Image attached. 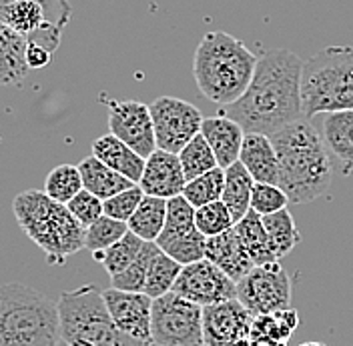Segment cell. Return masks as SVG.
Here are the masks:
<instances>
[{
	"label": "cell",
	"mask_w": 353,
	"mask_h": 346,
	"mask_svg": "<svg viewBox=\"0 0 353 346\" xmlns=\"http://www.w3.org/2000/svg\"><path fill=\"white\" fill-rule=\"evenodd\" d=\"M151 116L157 149L179 154L203 129V116L197 107L175 96H159L153 100Z\"/></svg>",
	"instance_id": "obj_10"
},
{
	"label": "cell",
	"mask_w": 353,
	"mask_h": 346,
	"mask_svg": "<svg viewBox=\"0 0 353 346\" xmlns=\"http://www.w3.org/2000/svg\"><path fill=\"white\" fill-rule=\"evenodd\" d=\"M179 158H181L187 180H193L201 174H207L219 169L217 156H215V152L209 147V142L205 140L203 134H197L183 151L179 152Z\"/></svg>",
	"instance_id": "obj_33"
},
{
	"label": "cell",
	"mask_w": 353,
	"mask_h": 346,
	"mask_svg": "<svg viewBox=\"0 0 353 346\" xmlns=\"http://www.w3.org/2000/svg\"><path fill=\"white\" fill-rule=\"evenodd\" d=\"M61 343L59 303L22 282H6L0 294V346H59Z\"/></svg>",
	"instance_id": "obj_5"
},
{
	"label": "cell",
	"mask_w": 353,
	"mask_h": 346,
	"mask_svg": "<svg viewBox=\"0 0 353 346\" xmlns=\"http://www.w3.org/2000/svg\"><path fill=\"white\" fill-rule=\"evenodd\" d=\"M105 303L109 306L110 316L117 326L137 340L153 343L151 336V316H153V301L145 292H125L109 288L103 292Z\"/></svg>",
	"instance_id": "obj_15"
},
{
	"label": "cell",
	"mask_w": 353,
	"mask_h": 346,
	"mask_svg": "<svg viewBox=\"0 0 353 346\" xmlns=\"http://www.w3.org/2000/svg\"><path fill=\"white\" fill-rule=\"evenodd\" d=\"M161 252V246L157 242H145L141 255L132 262L127 270H123L117 277H110V288L125 290V292H145L147 277L151 270V264Z\"/></svg>",
	"instance_id": "obj_29"
},
{
	"label": "cell",
	"mask_w": 353,
	"mask_h": 346,
	"mask_svg": "<svg viewBox=\"0 0 353 346\" xmlns=\"http://www.w3.org/2000/svg\"><path fill=\"white\" fill-rule=\"evenodd\" d=\"M145 193L143 188L137 184L125 193H119L117 196H112L109 200H105V215L110 218H117V220H123V222H129L132 215L137 213L139 204L143 202Z\"/></svg>",
	"instance_id": "obj_40"
},
{
	"label": "cell",
	"mask_w": 353,
	"mask_h": 346,
	"mask_svg": "<svg viewBox=\"0 0 353 346\" xmlns=\"http://www.w3.org/2000/svg\"><path fill=\"white\" fill-rule=\"evenodd\" d=\"M239 160L255 182L279 186V158L271 142V136L257 132L245 134Z\"/></svg>",
	"instance_id": "obj_20"
},
{
	"label": "cell",
	"mask_w": 353,
	"mask_h": 346,
	"mask_svg": "<svg viewBox=\"0 0 353 346\" xmlns=\"http://www.w3.org/2000/svg\"><path fill=\"white\" fill-rule=\"evenodd\" d=\"M255 180L249 171L243 166V162H235L229 169H225V191L223 202L229 208L233 222L237 224L245 215L251 210V195H253Z\"/></svg>",
	"instance_id": "obj_25"
},
{
	"label": "cell",
	"mask_w": 353,
	"mask_h": 346,
	"mask_svg": "<svg viewBox=\"0 0 353 346\" xmlns=\"http://www.w3.org/2000/svg\"><path fill=\"white\" fill-rule=\"evenodd\" d=\"M289 196L285 191L277 184H261L255 182L253 186V195H251V210H255L257 215L267 217V215H275L279 210H285L289 204Z\"/></svg>",
	"instance_id": "obj_38"
},
{
	"label": "cell",
	"mask_w": 353,
	"mask_h": 346,
	"mask_svg": "<svg viewBox=\"0 0 353 346\" xmlns=\"http://www.w3.org/2000/svg\"><path fill=\"white\" fill-rule=\"evenodd\" d=\"M28 39L0 24V80L4 87H17L28 76Z\"/></svg>",
	"instance_id": "obj_21"
},
{
	"label": "cell",
	"mask_w": 353,
	"mask_h": 346,
	"mask_svg": "<svg viewBox=\"0 0 353 346\" xmlns=\"http://www.w3.org/2000/svg\"><path fill=\"white\" fill-rule=\"evenodd\" d=\"M301 96L307 118L353 110V46L333 44L311 54L303 63Z\"/></svg>",
	"instance_id": "obj_6"
},
{
	"label": "cell",
	"mask_w": 353,
	"mask_h": 346,
	"mask_svg": "<svg viewBox=\"0 0 353 346\" xmlns=\"http://www.w3.org/2000/svg\"><path fill=\"white\" fill-rule=\"evenodd\" d=\"M173 292L205 308L237 299V282L231 281L211 260L203 259L183 266Z\"/></svg>",
	"instance_id": "obj_12"
},
{
	"label": "cell",
	"mask_w": 353,
	"mask_h": 346,
	"mask_svg": "<svg viewBox=\"0 0 353 346\" xmlns=\"http://www.w3.org/2000/svg\"><path fill=\"white\" fill-rule=\"evenodd\" d=\"M183 270V264H179L175 259H171L169 255H165L163 250L157 255V259L151 264L149 277H147V286H145V294L151 299H161L169 292H173L176 279Z\"/></svg>",
	"instance_id": "obj_34"
},
{
	"label": "cell",
	"mask_w": 353,
	"mask_h": 346,
	"mask_svg": "<svg viewBox=\"0 0 353 346\" xmlns=\"http://www.w3.org/2000/svg\"><path fill=\"white\" fill-rule=\"evenodd\" d=\"M26 56H28L30 68H44V66L50 65V61H52L50 50H46L41 44L30 43V41H28V54Z\"/></svg>",
	"instance_id": "obj_42"
},
{
	"label": "cell",
	"mask_w": 353,
	"mask_h": 346,
	"mask_svg": "<svg viewBox=\"0 0 353 346\" xmlns=\"http://www.w3.org/2000/svg\"><path fill=\"white\" fill-rule=\"evenodd\" d=\"M143 246H145V240L129 230L117 244H112L109 250L97 252V255H92V259L99 260L103 264V268L107 270L109 277H117L123 270H127L132 262L137 260V257L143 250Z\"/></svg>",
	"instance_id": "obj_31"
},
{
	"label": "cell",
	"mask_w": 353,
	"mask_h": 346,
	"mask_svg": "<svg viewBox=\"0 0 353 346\" xmlns=\"http://www.w3.org/2000/svg\"><path fill=\"white\" fill-rule=\"evenodd\" d=\"M129 233V222L117 220L110 217H101L94 224H90L85 235V248L92 255L109 250L112 244H117L121 238Z\"/></svg>",
	"instance_id": "obj_36"
},
{
	"label": "cell",
	"mask_w": 353,
	"mask_h": 346,
	"mask_svg": "<svg viewBox=\"0 0 353 346\" xmlns=\"http://www.w3.org/2000/svg\"><path fill=\"white\" fill-rule=\"evenodd\" d=\"M59 346H70V345H66V343H61V345H59Z\"/></svg>",
	"instance_id": "obj_45"
},
{
	"label": "cell",
	"mask_w": 353,
	"mask_h": 346,
	"mask_svg": "<svg viewBox=\"0 0 353 346\" xmlns=\"http://www.w3.org/2000/svg\"><path fill=\"white\" fill-rule=\"evenodd\" d=\"M83 188H85L83 174L79 171V166H72V164H61L52 169L44 180V193L63 204H68Z\"/></svg>",
	"instance_id": "obj_32"
},
{
	"label": "cell",
	"mask_w": 353,
	"mask_h": 346,
	"mask_svg": "<svg viewBox=\"0 0 353 346\" xmlns=\"http://www.w3.org/2000/svg\"><path fill=\"white\" fill-rule=\"evenodd\" d=\"M79 171L83 174V184L88 193L97 195L101 200H109L112 196H117L119 193H125L132 186H137L132 180H129L127 176L119 174L117 171H112L110 166H107L103 160H99L97 156H88L81 164Z\"/></svg>",
	"instance_id": "obj_23"
},
{
	"label": "cell",
	"mask_w": 353,
	"mask_h": 346,
	"mask_svg": "<svg viewBox=\"0 0 353 346\" xmlns=\"http://www.w3.org/2000/svg\"><path fill=\"white\" fill-rule=\"evenodd\" d=\"M187 182L189 180L185 176L179 154L157 149L147 158L145 173H143L139 186L143 188L145 195L159 196V198L169 200V198L183 195Z\"/></svg>",
	"instance_id": "obj_16"
},
{
	"label": "cell",
	"mask_w": 353,
	"mask_h": 346,
	"mask_svg": "<svg viewBox=\"0 0 353 346\" xmlns=\"http://www.w3.org/2000/svg\"><path fill=\"white\" fill-rule=\"evenodd\" d=\"M109 130L143 158L157 151L151 107L139 100H110Z\"/></svg>",
	"instance_id": "obj_13"
},
{
	"label": "cell",
	"mask_w": 353,
	"mask_h": 346,
	"mask_svg": "<svg viewBox=\"0 0 353 346\" xmlns=\"http://www.w3.org/2000/svg\"><path fill=\"white\" fill-rule=\"evenodd\" d=\"M66 206L72 213V217L77 218L85 228L94 224L101 217H105V200H101L97 195L88 193L87 188H83Z\"/></svg>",
	"instance_id": "obj_39"
},
{
	"label": "cell",
	"mask_w": 353,
	"mask_h": 346,
	"mask_svg": "<svg viewBox=\"0 0 353 346\" xmlns=\"http://www.w3.org/2000/svg\"><path fill=\"white\" fill-rule=\"evenodd\" d=\"M237 299L253 314H273L291 308V281L279 262L255 266L237 282Z\"/></svg>",
	"instance_id": "obj_11"
},
{
	"label": "cell",
	"mask_w": 353,
	"mask_h": 346,
	"mask_svg": "<svg viewBox=\"0 0 353 346\" xmlns=\"http://www.w3.org/2000/svg\"><path fill=\"white\" fill-rule=\"evenodd\" d=\"M223 191H225V171L223 169H215L211 173L201 174L197 178L189 180L185 191H183V196L195 208H201L205 204L223 200Z\"/></svg>",
	"instance_id": "obj_35"
},
{
	"label": "cell",
	"mask_w": 353,
	"mask_h": 346,
	"mask_svg": "<svg viewBox=\"0 0 353 346\" xmlns=\"http://www.w3.org/2000/svg\"><path fill=\"white\" fill-rule=\"evenodd\" d=\"M271 142L279 158V186L293 204H307L327 193L335 166L321 130L311 118L275 132Z\"/></svg>",
	"instance_id": "obj_2"
},
{
	"label": "cell",
	"mask_w": 353,
	"mask_h": 346,
	"mask_svg": "<svg viewBox=\"0 0 353 346\" xmlns=\"http://www.w3.org/2000/svg\"><path fill=\"white\" fill-rule=\"evenodd\" d=\"M229 346H259L251 336H247V338H241V340H237V343H233V345Z\"/></svg>",
	"instance_id": "obj_43"
},
{
	"label": "cell",
	"mask_w": 353,
	"mask_h": 346,
	"mask_svg": "<svg viewBox=\"0 0 353 346\" xmlns=\"http://www.w3.org/2000/svg\"><path fill=\"white\" fill-rule=\"evenodd\" d=\"M235 233L245 246L247 255L255 262V266L269 264V262H279L273 248H271V240L265 230L263 217L257 215L255 210H249L245 218H241L235 226Z\"/></svg>",
	"instance_id": "obj_26"
},
{
	"label": "cell",
	"mask_w": 353,
	"mask_h": 346,
	"mask_svg": "<svg viewBox=\"0 0 353 346\" xmlns=\"http://www.w3.org/2000/svg\"><path fill=\"white\" fill-rule=\"evenodd\" d=\"M205 259L211 260L215 266H219L221 270L235 282H241L255 268V262L247 255L235 228L227 230L219 237L209 238Z\"/></svg>",
	"instance_id": "obj_19"
},
{
	"label": "cell",
	"mask_w": 353,
	"mask_h": 346,
	"mask_svg": "<svg viewBox=\"0 0 353 346\" xmlns=\"http://www.w3.org/2000/svg\"><path fill=\"white\" fill-rule=\"evenodd\" d=\"M255 316L239 299L203 308V338L207 346H229L251 336Z\"/></svg>",
	"instance_id": "obj_14"
},
{
	"label": "cell",
	"mask_w": 353,
	"mask_h": 346,
	"mask_svg": "<svg viewBox=\"0 0 353 346\" xmlns=\"http://www.w3.org/2000/svg\"><path fill=\"white\" fill-rule=\"evenodd\" d=\"M151 346H154V345H151ZM203 346H207V345H203Z\"/></svg>",
	"instance_id": "obj_46"
},
{
	"label": "cell",
	"mask_w": 353,
	"mask_h": 346,
	"mask_svg": "<svg viewBox=\"0 0 353 346\" xmlns=\"http://www.w3.org/2000/svg\"><path fill=\"white\" fill-rule=\"evenodd\" d=\"M263 224L269 240H271V248L275 252L277 260L287 257L301 240L299 228L295 224V220L291 217L289 210H279L275 215H267L263 217Z\"/></svg>",
	"instance_id": "obj_30"
},
{
	"label": "cell",
	"mask_w": 353,
	"mask_h": 346,
	"mask_svg": "<svg viewBox=\"0 0 353 346\" xmlns=\"http://www.w3.org/2000/svg\"><path fill=\"white\" fill-rule=\"evenodd\" d=\"M257 54L229 32H207L193 56V76L201 96L221 109L237 102L257 70Z\"/></svg>",
	"instance_id": "obj_3"
},
{
	"label": "cell",
	"mask_w": 353,
	"mask_h": 346,
	"mask_svg": "<svg viewBox=\"0 0 353 346\" xmlns=\"http://www.w3.org/2000/svg\"><path fill=\"white\" fill-rule=\"evenodd\" d=\"M8 2H14V0H0V4H8ZM46 8V14L52 24L65 28L66 24L70 22V17H72V8L68 4V0H39Z\"/></svg>",
	"instance_id": "obj_41"
},
{
	"label": "cell",
	"mask_w": 353,
	"mask_h": 346,
	"mask_svg": "<svg viewBox=\"0 0 353 346\" xmlns=\"http://www.w3.org/2000/svg\"><path fill=\"white\" fill-rule=\"evenodd\" d=\"M297 325L299 314L295 308L279 310L273 314H259L253 321L251 338L259 346H287Z\"/></svg>",
	"instance_id": "obj_24"
},
{
	"label": "cell",
	"mask_w": 353,
	"mask_h": 346,
	"mask_svg": "<svg viewBox=\"0 0 353 346\" xmlns=\"http://www.w3.org/2000/svg\"><path fill=\"white\" fill-rule=\"evenodd\" d=\"M151 336L154 346H203V306L176 292L154 299Z\"/></svg>",
	"instance_id": "obj_8"
},
{
	"label": "cell",
	"mask_w": 353,
	"mask_h": 346,
	"mask_svg": "<svg viewBox=\"0 0 353 346\" xmlns=\"http://www.w3.org/2000/svg\"><path fill=\"white\" fill-rule=\"evenodd\" d=\"M319 130L335 173L353 176V110L319 114Z\"/></svg>",
	"instance_id": "obj_17"
},
{
	"label": "cell",
	"mask_w": 353,
	"mask_h": 346,
	"mask_svg": "<svg viewBox=\"0 0 353 346\" xmlns=\"http://www.w3.org/2000/svg\"><path fill=\"white\" fill-rule=\"evenodd\" d=\"M299 346H327V345H323V343H303V345H299Z\"/></svg>",
	"instance_id": "obj_44"
},
{
	"label": "cell",
	"mask_w": 353,
	"mask_h": 346,
	"mask_svg": "<svg viewBox=\"0 0 353 346\" xmlns=\"http://www.w3.org/2000/svg\"><path fill=\"white\" fill-rule=\"evenodd\" d=\"M92 156L103 160L112 171L127 176L134 184L141 182L143 173H145V164H147V158L137 154L129 144H125L121 138H117L110 132L92 142Z\"/></svg>",
	"instance_id": "obj_22"
},
{
	"label": "cell",
	"mask_w": 353,
	"mask_h": 346,
	"mask_svg": "<svg viewBox=\"0 0 353 346\" xmlns=\"http://www.w3.org/2000/svg\"><path fill=\"white\" fill-rule=\"evenodd\" d=\"M167 224V200L145 195L137 213L129 220V230L145 242H157Z\"/></svg>",
	"instance_id": "obj_28"
},
{
	"label": "cell",
	"mask_w": 353,
	"mask_h": 346,
	"mask_svg": "<svg viewBox=\"0 0 353 346\" xmlns=\"http://www.w3.org/2000/svg\"><path fill=\"white\" fill-rule=\"evenodd\" d=\"M46 22H50V19L39 0H14L0 4V24L21 32L26 39L41 30Z\"/></svg>",
	"instance_id": "obj_27"
},
{
	"label": "cell",
	"mask_w": 353,
	"mask_h": 346,
	"mask_svg": "<svg viewBox=\"0 0 353 346\" xmlns=\"http://www.w3.org/2000/svg\"><path fill=\"white\" fill-rule=\"evenodd\" d=\"M201 134L213 149L219 169H229L231 164L239 162L241 158L243 140H245V130L229 116H211L203 120Z\"/></svg>",
	"instance_id": "obj_18"
},
{
	"label": "cell",
	"mask_w": 353,
	"mask_h": 346,
	"mask_svg": "<svg viewBox=\"0 0 353 346\" xmlns=\"http://www.w3.org/2000/svg\"><path fill=\"white\" fill-rule=\"evenodd\" d=\"M12 210L24 235L44 255L48 264H65L85 248L87 228L72 217L68 206L44 191H24L12 200Z\"/></svg>",
	"instance_id": "obj_4"
},
{
	"label": "cell",
	"mask_w": 353,
	"mask_h": 346,
	"mask_svg": "<svg viewBox=\"0 0 353 346\" xmlns=\"http://www.w3.org/2000/svg\"><path fill=\"white\" fill-rule=\"evenodd\" d=\"M63 343L70 346H151L125 334L112 321L103 292L92 286H81L63 292L59 299Z\"/></svg>",
	"instance_id": "obj_7"
},
{
	"label": "cell",
	"mask_w": 353,
	"mask_h": 346,
	"mask_svg": "<svg viewBox=\"0 0 353 346\" xmlns=\"http://www.w3.org/2000/svg\"><path fill=\"white\" fill-rule=\"evenodd\" d=\"M303 61L287 50L273 48L259 56L255 76L237 102L223 109L245 134L273 136L289 125L305 118L301 96Z\"/></svg>",
	"instance_id": "obj_1"
},
{
	"label": "cell",
	"mask_w": 353,
	"mask_h": 346,
	"mask_svg": "<svg viewBox=\"0 0 353 346\" xmlns=\"http://www.w3.org/2000/svg\"><path fill=\"white\" fill-rule=\"evenodd\" d=\"M195 224L201 230V235H205L207 238L225 235L227 230H231L235 226L233 217H231V213L223 200L197 208L195 210Z\"/></svg>",
	"instance_id": "obj_37"
},
{
	"label": "cell",
	"mask_w": 353,
	"mask_h": 346,
	"mask_svg": "<svg viewBox=\"0 0 353 346\" xmlns=\"http://www.w3.org/2000/svg\"><path fill=\"white\" fill-rule=\"evenodd\" d=\"M195 206L185 198L175 196L167 200V224L157 238V244L165 255L175 259L179 264L187 266L205 259L207 240L195 224Z\"/></svg>",
	"instance_id": "obj_9"
}]
</instances>
